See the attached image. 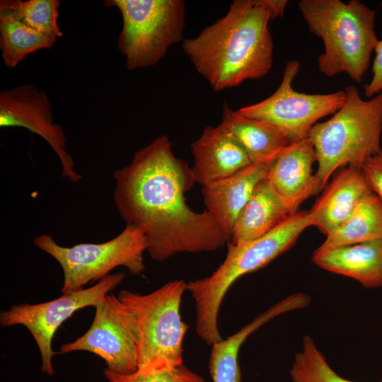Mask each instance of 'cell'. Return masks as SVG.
Returning <instances> with one entry per match:
<instances>
[{"mask_svg": "<svg viewBox=\"0 0 382 382\" xmlns=\"http://www.w3.org/2000/svg\"><path fill=\"white\" fill-rule=\"evenodd\" d=\"M113 178L116 209L126 225L143 232L152 260L214 251L229 243L207 210L195 212L187 205L185 193L195 183L192 168L175 156L166 135L137 150Z\"/></svg>", "mask_w": 382, "mask_h": 382, "instance_id": "6da1fadb", "label": "cell"}, {"mask_svg": "<svg viewBox=\"0 0 382 382\" xmlns=\"http://www.w3.org/2000/svg\"><path fill=\"white\" fill-rule=\"evenodd\" d=\"M271 18L261 0H235L226 14L183 50L216 91L265 76L273 63Z\"/></svg>", "mask_w": 382, "mask_h": 382, "instance_id": "7a4b0ae2", "label": "cell"}, {"mask_svg": "<svg viewBox=\"0 0 382 382\" xmlns=\"http://www.w3.org/2000/svg\"><path fill=\"white\" fill-rule=\"evenodd\" d=\"M311 226L308 212H296L277 227L255 240L228 245L222 264L209 277L187 283L195 301L197 335L212 345L222 340L218 328L221 302L231 285L241 277L260 270L289 249Z\"/></svg>", "mask_w": 382, "mask_h": 382, "instance_id": "3957f363", "label": "cell"}, {"mask_svg": "<svg viewBox=\"0 0 382 382\" xmlns=\"http://www.w3.org/2000/svg\"><path fill=\"white\" fill-rule=\"evenodd\" d=\"M298 6L310 33L323 40L320 73L328 77L346 74L361 82L378 40L375 11L359 0H301Z\"/></svg>", "mask_w": 382, "mask_h": 382, "instance_id": "277c9868", "label": "cell"}, {"mask_svg": "<svg viewBox=\"0 0 382 382\" xmlns=\"http://www.w3.org/2000/svg\"><path fill=\"white\" fill-rule=\"evenodd\" d=\"M346 98L328 120L318 122L308 139L317 158L316 176L320 190L344 167L362 168L382 149V93L364 100L354 86L344 89Z\"/></svg>", "mask_w": 382, "mask_h": 382, "instance_id": "5b68a950", "label": "cell"}, {"mask_svg": "<svg viewBox=\"0 0 382 382\" xmlns=\"http://www.w3.org/2000/svg\"><path fill=\"white\" fill-rule=\"evenodd\" d=\"M187 290L183 279L170 281L141 294L123 290L117 296L136 345L138 371L170 369L183 364V344L188 326L180 303Z\"/></svg>", "mask_w": 382, "mask_h": 382, "instance_id": "8992f818", "label": "cell"}, {"mask_svg": "<svg viewBox=\"0 0 382 382\" xmlns=\"http://www.w3.org/2000/svg\"><path fill=\"white\" fill-rule=\"evenodd\" d=\"M104 4L120 12L117 47L129 70L154 66L171 46L184 40L182 0H106Z\"/></svg>", "mask_w": 382, "mask_h": 382, "instance_id": "52a82bcc", "label": "cell"}, {"mask_svg": "<svg viewBox=\"0 0 382 382\" xmlns=\"http://www.w3.org/2000/svg\"><path fill=\"white\" fill-rule=\"evenodd\" d=\"M34 244L55 259L64 274L62 293L83 289L91 282L101 280L115 268L122 266L132 274L145 270L143 253L146 242L137 227L126 225L115 238L100 243H79L71 247L59 245L47 234L36 237Z\"/></svg>", "mask_w": 382, "mask_h": 382, "instance_id": "ba28073f", "label": "cell"}, {"mask_svg": "<svg viewBox=\"0 0 382 382\" xmlns=\"http://www.w3.org/2000/svg\"><path fill=\"white\" fill-rule=\"evenodd\" d=\"M300 62L289 61L281 83L268 98L238 110L242 115L269 123L280 130L289 143L308 137L318 121L335 113L345 100L344 90L330 93L309 94L295 91L292 83Z\"/></svg>", "mask_w": 382, "mask_h": 382, "instance_id": "9c48e42d", "label": "cell"}, {"mask_svg": "<svg viewBox=\"0 0 382 382\" xmlns=\"http://www.w3.org/2000/svg\"><path fill=\"white\" fill-rule=\"evenodd\" d=\"M124 273L109 274L93 286L63 293L51 301L36 303L13 305L0 315L2 327L21 325L33 336L41 357V371L49 376L54 374L52 339L61 325L77 311L96 306L124 279Z\"/></svg>", "mask_w": 382, "mask_h": 382, "instance_id": "30bf717a", "label": "cell"}, {"mask_svg": "<svg viewBox=\"0 0 382 382\" xmlns=\"http://www.w3.org/2000/svg\"><path fill=\"white\" fill-rule=\"evenodd\" d=\"M53 108L47 94L32 84H23L0 92V127H23L40 136L57 155L62 175L72 183L82 175L74 170V161L67 151L63 128L54 122Z\"/></svg>", "mask_w": 382, "mask_h": 382, "instance_id": "8fae6325", "label": "cell"}, {"mask_svg": "<svg viewBox=\"0 0 382 382\" xmlns=\"http://www.w3.org/2000/svg\"><path fill=\"white\" fill-rule=\"evenodd\" d=\"M95 309L89 329L74 341L63 344L59 353L90 352L102 358L112 372L125 374L136 371L135 342L117 296L107 294Z\"/></svg>", "mask_w": 382, "mask_h": 382, "instance_id": "7c38bea8", "label": "cell"}, {"mask_svg": "<svg viewBox=\"0 0 382 382\" xmlns=\"http://www.w3.org/2000/svg\"><path fill=\"white\" fill-rule=\"evenodd\" d=\"M316 162L313 145L306 137L288 144L270 167L267 179L291 214L321 191L313 173Z\"/></svg>", "mask_w": 382, "mask_h": 382, "instance_id": "4fadbf2b", "label": "cell"}, {"mask_svg": "<svg viewBox=\"0 0 382 382\" xmlns=\"http://www.w3.org/2000/svg\"><path fill=\"white\" fill-rule=\"evenodd\" d=\"M195 183L202 186L244 169L252 164L235 137L221 123L207 127L191 144Z\"/></svg>", "mask_w": 382, "mask_h": 382, "instance_id": "5bb4252c", "label": "cell"}, {"mask_svg": "<svg viewBox=\"0 0 382 382\" xmlns=\"http://www.w3.org/2000/svg\"><path fill=\"white\" fill-rule=\"evenodd\" d=\"M272 163H252L227 178L202 186L206 210L231 240L235 223Z\"/></svg>", "mask_w": 382, "mask_h": 382, "instance_id": "9a60e30c", "label": "cell"}, {"mask_svg": "<svg viewBox=\"0 0 382 382\" xmlns=\"http://www.w3.org/2000/svg\"><path fill=\"white\" fill-rule=\"evenodd\" d=\"M336 173L308 211L311 226L325 236L342 223L359 200L371 191L361 169L347 166Z\"/></svg>", "mask_w": 382, "mask_h": 382, "instance_id": "2e32d148", "label": "cell"}, {"mask_svg": "<svg viewBox=\"0 0 382 382\" xmlns=\"http://www.w3.org/2000/svg\"><path fill=\"white\" fill-rule=\"evenodd\" d=\"M312 260L319 267L352 278L366 288L382 287V239L315 250Z\"/></svg>", "mask_w": 382, "mask_h": 382, "instance_id": "e0dca14e", "label": "cell"}, {"mask_svg": "<svg viewBox=\"0 0 382 382\" xmlns=\"http://www.w3.org/2000/svg\"><path fill=\"white\" fill-rule=\"evenodd\" d=\"M291 212L269 180H262L240 213L230 242L239 244L258 238L271 231Z\"/></svg>", "mask_w": 382, "mask_h": 382, "instance_id": "ac0fdd59", "label": "cell"}, {"mask_svg": "<svg viewBox=\"0 0 382 382\" xmlns=\"http://www.w3.org/2000/svg\"><path fill=\"white\" fill-rule=\"evenodd\" d=\"M238 141L252 163H272L289 144L285 135L265 122L246 117L226 103L221 122Z\"/></svg>", "mask_w": 382, "mask_h": 382, "instance_id": "d6986e66", "label": "cell"}, {"mask_svg": "<svg viewBox=\"0 0 382 382\" xmlns=\"http://www.w3.org/2000/svg\"><path fill=\"white\" fill-rule=\"evenodd\" d=\"M377 239H382V202L370 191L359 200L348 217L325 236L323 243L316 250Z\"/></svg>", "mask_w": 382, "mask_h": 382, "instance_id": "ffe728a7", "label": "cell"}, {"mask_svg": "<svg viewBox=\"0 0 382 382\" xmlns=\"http://www.w3.org/2000/svg\"><path fill=\"white\" fill-rule=\"evenodd\" d=\"M56 41L23 23L0 1V50L7 67L15 68L28 54L50 49Z\"/></svg>", "mask_w": 382, "mask_h": 382, "instance_id": "44dd1931", "label": "cell"}, {"mask_svg": "<svg viewBox=\"0 0 382 382\" xmlns=\"http://www.w3.org/2000/svg\"><path fill=\"white\" fill-rule=\"evenodd\" d=\"M265 323L266 317L259 315L236 333L212 345L209 369L213 382L241 381L239 349L250 335Z\"/></svg>", "mask_w": 382, "mask_h": 382, "instance_id": "7402d4cb", "label": "cell"}, {"mask_svg": "<svg viewBox=\"0 0 382 382\" xmlns=\"http://www.w3.org/2000/svg\"><path fill=\"white\" fill-rule=\"evenodd\" d=\"M23 23L54 40L63 36L58 24L59 0H1Z\"/></svg>", "mask_w": 382, "mask_h": 382, "instance_id": "603a6c76", "label": "cell"}, {"mask_svg": "<svg viewBox=\"0 0 382 382\" xmlns=\"http://www.w3.org/2000/svg\"><path fill=\"white\" fill-rule=\"evenodd\" d=\"M290 376L293 382H355L338 375L308 335L303 337L301 350L295 355Z\"/></svg>", "mask_w": 382, "mask_h": 382, "instance_id": "cb8c5ba5", "label": "cell"}, {"mask_svg": "<svg viewBox=\"0 0 382 382\" xmlns=\"http://www.w3.org/2000/svg\"><path fill=\"white\" fill-rule=\"evenodd\" d=\"M104 376L108 382H204V378L183 364L170 369L117 374L108 369Z\"/></svg>", "mask_w": 382, "mask_h": 382, "instance_id": "d4e9b609", "label": "cell"}, {"mask_svg": "<svg viewBox=\"0 0 382 382\" xmlns=\"http://www.w3.org/2000/svg\"><path fill=\"white\" fill-rule=\"evenodd\" d=\"M361 171L371 191L382 202V149L367 160Z\"/></svg>", "mask_w": 382, "mask_h": 382, "instance_id": "484cf974", "label": "cell"}, {"mask_svg": "<svg viewBox=\"0 0 382 382\" xmlns=\"http://www.w3.org/2000/svg\"><path fill=\"white\" fill-rule=\"evenodd\" d=\"M371 81L364 86V96L371 98L382 93V40H378L375 49Z\"/></svg>", "mask_w": 382, "mask_h": 382, "instance_id": "4316f807", "label": "cell"}, {"mask_svg": "<svg viewBox=\"0 0 382 382\" xmlns=\"http://www.w3.org/2000/svg\"><path fill=\"white\" fill-rule=\"evenodd\" d=\"M261 2L269 13L271 21L284 15L288 3L286 0H261Z\"/></svg>", "mask_w": 382, "mask_h": 382, "instance_id": "83f0119b", "label": "cell"}]
</instances>
